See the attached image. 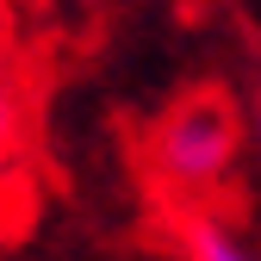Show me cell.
<instances>
[{
    "mask_svg": "<svg viewBox=\"0 0 261 261\" xmlns=\"http://www.w3.org/2000/svg\"><path fill=\"white\" fill-rule=\"evenodd\" d=\"M237 137H243V124H237L230 100H218V93H193V100H180L168 118L155 124L149 162H155V174L168 180L180 199H205V193L230 174Z\"/></svg>",
    "mask_w": 261,
    "mask_h": 261,
    "instance_id": "1",
    "label": "cell"
},
{
    "mask_svg": "<svg viewBox=\"0 0 261 261\" xmlns=\"http://www.w3.org/2000/svg\"><path fill=\"white\" fill-rule=\"evenodd\" d=\"M180 243H187V261H261L224 218H212V212H187V224H180Z\"/></svg>",
    "mask_w": 261,
    "mask_h": 261,
    "instance_id": "2",
    "label": "cell"
},
{
    "mask_svg": "<svg viewBox=\"0 0 261 261\" xmlns=\"http://www.w3.org/2000/svg\"><path fill=\"white\" fill-rule=\"evenodd\" d=\"M19 130H25V87H19V69L7 56V38H0V168L19 149Z\"/></svg>",
    "mask_w": 261,
    "mask_h": 261,
    "instance_id": "3",
    "label": "cell"
},
{
    "mask_svg": "<svg viewBox=\"0 0 261 261\" xmlns=\"http://www.w3.org/2000/svg\"><path fill=\"white\" fill-rule=\"evenodd\" d=\"M255 137H261V106H255Z\"/></svg>",
    "mask_w": 261,
    "mask_h": 261,
    "instance_id": "4",
    "label": "cell"
}]
</instances>
